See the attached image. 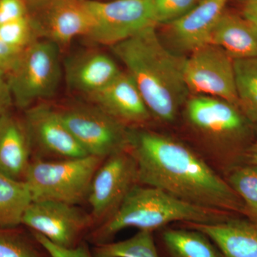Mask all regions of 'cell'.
Here are the masks:
<instances>
[{
	"label": "cell",
	"mask_w": 257,
	"mask_h": 257,
	"mask_svg": "<svg viewBox=\"0 0 257 257\" xmlns=\"http://www.w3.org/2000/svg\"><path fill=\"white\" fill-rule=\"evenodd\" d=\"M238 107L251 123H257V57L234 60Z\"/></svg>",
	"instance_id": "cell-22"
},
{
	"label": "cell",
	"mask_w": 257,
	"mask_h": 257,
	"mask_svg": "<svg viewBox=\"0 0 257 257\" xmlns=\"http://www.w3.org/2000/svg\"><path fill=\"white\" fill-rule=\"evenodd\" d=\"M27 1L28 2V3H29V5H30V4H31V3L32 2V0H27Z\"/></svg>",
	"instance_id": "cell-35"
},
{
	"label": "cell",
	"mask_w": 257,
	"mask_h": 257,
	"mask_svg": "<svg viewBox=\"0 0 257 257\" xmlns=\"http://www.w3.org/2000/svg\"><path fill=\"white\" fill-rule=\"evenodd\" d=\"M184 107L185 122L204 147L200 155L213 168L225 177L247 163L250 148L243 142L251 122L237 106L221 98L195 95Z\"/></svg>",
	"instance_id": "cell-4"
},
{
	"label": "cell",
	"mask_w": 257,
	"mask_h": 257,
	"mask_svg": "<svg viewBox=\"0 0 257 257\" xmlns=\"http://www.w3.org/2000/svg\"><path fill=\"white\" fill-rule=\"evenodd\" d=\"M138 184V165L128 150L103 161L93 177L87 199L94 228L110 219Z\"/></svg>",
	"instance_id": "cell-9"
},
{
	"label": "cell",
	"mask_w": 257,
	"mask_h": 257,
	"mask_svg": "<svg viewBox=\"0 0 257 257\" xmlns=\"http://www.w3.org/2000/svg\"><path fill=\"white\" fill-rule=\"evenodd\" d=\"M31 232L35 239L47 250L51 257H94L92 248L89 247V243L86 240L76 247L67 248L54 244L41 234L33 231Z\"/></svg>",
	"instance_id": "cell-27"
},
{
	"label": "cell",
	"mask_w": 257,
	"mask_h": 257,
	"mask_svg": "<svg viewBox=\"0 0 257 257\" xmlns=\"http://www.w3.org/2000/svg\"><path fill=\"white\" fill-rule=\"evenodd\" d=\"M155 25H170L192 10L199 0H145Z\"/></svg>",
	"instance_id": "cell-26"
},
{
	"label": "cell",
	"mask_w": 257,
	"mask_h": 257,
	"mask_svg": "<svg viewBox=\"0 0 257 257\" xmlns=\"http://www.w3.org/2000/svg\"><path fill=\"white\" fill-rule=\"evenodd\" d=\"M61 52L57 44L45 39L25 51L18 65L7 74L14 106L24 111L55 96L63 76Z\"/></svg>",
	"instance_id": "cell-6"
},
{
	"label": "cell",
	"mask_w": 257,
	"mask_h": 257,
	"mask_svg": "<svg viewBox=\"0 0 257 257\" xmlns=\"http://www.w3.org/2000/svg\"><path fill=\"white\" fill-rule=\"evenodd\" d=\"M45 1H47V0H32L31 4L30 5V7L35 6V5L39 4V3H42V2H45Z\"/></svg>",
	"instance_id": "cell-33"
},
{
	"label": "cell",
	"mask_w": 257,
	"mask_h": 257,
	"mask_svg": "<svg viewBox=\"0 0 257 257\" xmlns=\"http://www.w3.org/2000/svg\"><path fill=\"white\" fill-rule=\"evenodd\" d=\"M128 151L139 184L207 209L244 216V204L223 176L194 148L147 127L130 128Z\"/></svg>",
	"instance_id": "cell-1"
},
{
	"label": "cell",
	"mask_w": 257,
	"mask_h": 257,
	"mask_svg": "<svg viewBox=\"0 0 257 257\" xmlns=\"http://www.w3.org/2000/svg\"><path fill=\"white\" fill-rule=\"evenodd\" d=\"M243 17L257 25V0L245 3Z\"/></svg>",
	"instance_id": "cell-31"
},
{
	"label": "cell",
	"mask_w": 257,
	"mask_h": 257,
	"mask_svg": "<svg viewBox=\"0 0 257 257\" xmlns=\"http://www.w3.org/2000/svg\"><path fill=\"white\" fill-rule=\"evenodd\" d=\"M27 0H0V25L31 14Z\"/></svg>",
	"instance_id": "cell-28"
},
{
	"label": "cell",
	"mask_w": 257,
	"mask_h": 257,
	"mask_svg": "<svg viewBox=\"0 0 257 257\" xmlns=\"http://www.w3.org/2000/svg\"><path fill=\"white\" fill-rule=\"evenodd\" d=\"M182 226L202 231L224 257H257V223L231 216L214 223H185Z\"/></svg>",
	"instance_id": "cell-17"
},
{
	"label": "cell",
	"mask_w": 257,
	"mask_h": 257,
	"mask_svg": "<svg viewBox=\"0 0 257 257\" xmlns=\"http://www.w3.org/2000/svg\"><path fill=\"white\" fill-rule=\"evenodd\" d=\"M209 44L220 47L234 60L257 57V25L224 13L211 32Z\"/></svg>",
	"instance_id": "cell-19"
},
{
	"label": "cell",
	"mask_w": 257,
	"mask_h": 257,
	"mask_svg": "<svg viewBox=\"0 0 257 257\" xmlns=\"http://www.w3.org/2000/svg\"><path fill=\"white\" fill-rule=\"evenodd\" d=\"M13 106L14 101L8 83V76L0 69V116L11 111Z\"/></svg>",
	"instance_id": "cell-30"
},
{
	"label": "cell",
	"mask_w": 257,
	"mask_h": 257,
	"mask_svg": "<svg viewBox=\"0 0 257 257\" xmlns=\"http://www.w3.org/2000/svg\"><path fill=\"white\" fill-rule=\"evenodd\" d=\"M85 100L128 128L147 127L153 120L138 86L126 71Z\"/></svg>",
	"instance_id": "cell-14"
},
{
	"label": "cell",
	"mask_w": 257,
	"mask_h": 257,
	"mask_svg": "<svg viewBox=\"0 0 257 257\" xmlns=\"http://www.w3.org/2000/svg\"><path fill=\"white\" fill-rule=\"evenodd\" d=\"M23 119L35 159L65 160L88 156L64 124L57 107L38 103L24 110Z\"/></svg>",
	"instance_id": "cell-12"
},
{
	"label": "cell",
	"mask_w": 257,
	"mask_h": 257,
	"mask_svg": "<svg viewBox=\"0 0 257 257\" xmlns=\"http://www.w3.org/2000/svg\"><path fill=\"white\" fill-rule=\"evenodd\" d=\"M245 207V216L257 223V165L244 164L224 177Z\"/></svg>",
	"instance_id": "cell-24"
},
{
	"label": "cell",
	"mask_w": 257,
	"mask_h": 257,
	"mask_svg": "<svg viewBox=\"0 0 257 257\" xmlns=\"http://www.w3.org/2000/svg\"><path fill=\"white\" fill-rule=\"evenodd\" d=\"M104 160L91 155L57 160L35 159L24 179L32 202L82 204L87 201L93 177Z\"/></svg>",
	"instance_id": "cell-5"
},
{
	"label": "cell",
	"mask_w": 257,
	"mask_h": 257,
	"mask_svg": "<svg viewBox=\"0 0 257 257\" xmlns=\"http://www.w3.org/2000/svg\"><path fill=\"white\" fill-rule=\"evenodd\" d=\"M184 79L189 92L221 98L238 107L234 59L220 47L207 44L191 52L184 61Z\"/></svg>",
	"instance_id": "cell-10"
},
{
	"label": "cell",
	"mask_w": 257,
	"mask_h": 257,
	"mask_svg": "<svg viewBox=\"0 0 257 257\" xmlns=\"http://www.w3.org/2000/svg\"><path fill=\"white\" fill-rule=\"evenodd\" d=\"M0 228V257H51L31 231Z\"/></svg>",
	"instance_id": "cell-25"
},
{
	"label": "cell",
	"mask_w": 257,
	"mask_h": 257,
	"mask_svg": "<svg viewBox=\"0 0 257 257\" xmlns=\"http://www.w3.org/2000/svg\"><path fill=\"white\" fill-rule=\"evenodd\" d=\"M162 229L155 236L160 257H224L202 231L185 226Z\"/></svg>",
	"instance_id": "cell-20"
},
{
	"label": "cell",
	"mask_w": 257,
	"mask_h": 257,
	"mask_svg": "<svg viewBox=\"0 0 257 257\" xmlns=\"http://www.w3.org/2000/svg\"><path fill=\"white\" fill-rule=\"evenodd\" d=\"M25 51L8 45L0 37V69L9 74L18 65Z\"/></svg>",
	"instance_id": "cell-29"
},
{
	"label": "cell",
	"mask_w": 257,
	"mask_h": 257,
	"mask_svg": "<svg viewBox=\"0 0 257 257\" xmlns=\"http://www.w3.org/2000/svg\"><path fill=\"white\" fill-rule=\"evenodd\" d=\"M240 1L243 2V3H249V2L255 1V0H240Z\"/></svg>",
	"instance_id": "cell-34"
},
{
	"label": "cell",
	"mask_w": 257,
	"mask_h": 257,
	"mask_svg": "<svg viewBox=\"0 0 257 257\" xmlns=\"http://www.w3.org/2000/svg\"><path fill=\"white\" fill-rule=\"evenodd\" d=\"M56 107L64 124L88 155L105 160L128 150L130 128L97 106L86 101Z\"/></svg>",
	"instance_id": "cell-7"
},
{
	"label": "cell",
	"mask_w": 257,
	"mask_h": 257,
	"mask_svg": "<svg viewBox=\"0 0 257 257\" xmlns=\"http://www.w3.org/2000/svg\"><path fill=\"white\" fill-rule=\"evenodd\" d=\"M233 216L185 202L156 187L138 184L114 215L94 228L86 240L94 246L114 241L118 232L128 227L155 233L172 222L206 224Z\"/></svg>",
	"instance_id": "cell-3"
},
{
	"label": "cell",
	"mask_w": 257,
	"mask_h": 257,
	"mask_svg": "<svg viewBox=\"0 0 257 257\" xmlns=\"http://www.w3.org/2000/svg\"><path fill=\"white\" fill-rule=\"evenodd\" d=\"M32 202L31 193L23 180L0 172V228H16Z\"/></svg>",
	"instance_id": "cell-21"
},
{
	"label": "cell",
	"mask_w": 257,
	"mask_h": 257,
	"mask_svg": "<svg viewBox=\"0 0 257 257\" xmlns=\"http://www.w3.org/2000/svg\"><path fill=\"white\" fill-rule=\"evenodd\" d=\"M32 154L31 140L23 117L11 111L0 116V172L24 181Z\"/></svg>",
	"instance_id": "cell-18"
},
{
	"label": "cell",
	"mask_w": 257,
	"mask_h": 257,
	"mask_svg": "<svg viewBox=\"0 0 257 257\" xmlns=\"http://www.w3.org/2000/svg\"><path fill=\"white\" fill-rule=\"evenodd\" d=\"M62 65L67 87L84 99L105 87L122 71L110 56L96 50L74 54Z\"/></svg>",
	"instance_id": "cell-15"
},
{
	"label": "cell",
	"mask_w": 257,
	"mask_h": 257,
	"mask_svg": "<svg viewBox=\"0 0 257 257\" xmlns=\"http://www.w3.org/2000/svg\"><path fill=\"white\" fill-rule=\"evenodd\" d=\"M229 0H200L182 18L168 25L175 46L191 52L209 44L211 32L224 13Z\"/></svg>",
	"instance_id": "cell-16"
},
{
	"label": "cell",
	"mask_w": 257,
	"mask_h": 257,
	"mask_svg": "<svg viewBox=\"0 0 257 257\" xmlns=\"http://www.w3.org/2000/svg\"><path fill=\"white\" fill-rule=\"evenodd\" d=\"M32 15L40 38L57 44L61 49L78 37L87 38L94 21L87 0H47L35 5Z\"/></svg>",
	"instance_id": "cell-13"
},
{
	"label": "cell",
	"mask_w": 257,
	"mask_h": 257,
	"mask_svg": "<svg viewBox=\"0 0 257 257\" xmlns=\"http://www.w3.org/2000/svg\"><path fill=\"white\" fill-rule=\"evenodd\" d=\"M126 67L146 103L153 120L172 124L188 99L184 79L186 57L168 50L150 26L110 47Z\"/></svg>",
	"instance_id": "cell-2"
},
{
	"label": "cell",
	"mask_w": 257,
	"mask_h": 257,
	"mask_svg": "<svg viewBox=\"0 0 257 257\" xmlns=\"http://www.w3.org/2000/svg\"><path fill=\"white\" fill-rule=\"evenodd\" d=\"M94 21L89 41L111 47L156 26L145 0H87Z\"/></svg>",
	"instance_id": "cell-11"
},
{
	"label": "cell",
	"mask_w": 257,
	"mask_h": 257,
	"mask_svg": "<svg viewBox=\"0 0 257 257\" xmlns=\"http://www.w3.org/2000/svg\"><path fill=\"white\" fill-rule=\"evenodd\" d=\"M247 163L257 165V133L256 138L253 140L248 152Z\"/></svg>",
	"instance_id": "cell-32"
},
{
	"label": "cell",
	"mask_w": 257,
	"mask_h": 257,
	"mask_svg": "<svg viewBox=\"0 0 257 257\" xmlns=\"http://www.w3.org/2000/svg\"><path fill=\"white\" fill-rule=\"evenodd\" d=\"M22 224L54 244L67 248L85 241L94 227L90 214L78 205L55 201H33L25 211Z\"/></svg>",
	"instance_id": "cell-8"
},
{
	"label": "cell",
	"mask_w": 257,
	"mask_h": 257,
	"mask_svg": "<svg viewBox=\"0 0 257 257\" xmlns=\"http://www.w3.org/2000/svg\"><path fill=\"white\" fill-rule=\"evenodd\" d=\"M94 257H160L154 232L139 231L127 239L94 245Z\"/></svg>",
	"instance_id": "cell-23"
}]
</instances>
